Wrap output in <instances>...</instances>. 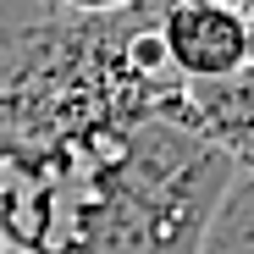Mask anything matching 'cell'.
I'll use <instances>...</instances> for the list:
<instances>
[{
    "label": "cell",
    "mask_w": 254,
    "mask_h": 254,
    "mask_svg": "<svg viewBox=\"0 0 254 254\" xmlns=\"http://www.w3.org/2000/svg\"><path fill=\"white\" fill-rule=\"evenodd\" d=\"M0 254H6V243H0Z\"/></svg>",
    "instance_id": "obj_10"
},
{
    "label": "cell",
    "mask_w": 254,
    "mask_h": 254,
    "mask_svg": "<svg viewBox=\"0 0 254 254\" xmlns=\"http://www.w3.org/2000/svg\"><path fill=\"white\" fill-rule=\"evenodd\" d=\"M6 254H17V249H6Z\"/></svg>",
    "instance_id": "obj_11"
},
{
    "label": "cell",
    "mask_w": 254,
    "mask_h": 254,
    "mask_svg": "<svg viewBox=\"0 0 254 254\" xmlns=\"http://www.w3.org/2000/svg\"><path fill=\"white\" fill-rule=\"evenodd\" d=\"M61 17H116V11H133L138 0H50Z\"/></svg>",
    "instance_id": "obj_8"
},
{
    "label": "cell",
    "mask_w": 254,
    "mask_h": 254,
    "mask_svg": "<svg viewBox=\"0 0 254 254\" xmlns=\"http://www.w3.org/2000/svg\"><path fill=\"white\" fill-rule=\"evenodd\" d=\"M144 6L177 83H221L254 66L249 28L227 0H144Z\"/></svg>",
    "instance_id": "obj_4"
},
{
    "label": "cell",
    "mask_w": 254,
    "mask_h": 254,
    "mask_svg": "<svg viewBox=\"0 0 254 254\" xmlns=\"http://www.w3.org/2000/svg\"><path fill=\"white\" fill-rule=\"evenodd\" d=\"M232 166L177 122L127 133L77 254H204Z\"/></svg>",
    "instance_id": "obj_2"
},
{
    "label": "cell",
    "mask_w": 254,
    "mask_h": 254,
    "mask_svg": "<svg viewBox=\"0 0 254 254\" xmlns=\"http://www.w3.org/2000/svg\"><path fill=\"white\" fill-rule=\"evenodd\" d=\"M127 133L22 138L0 133V243L17 254H77L94 227L105 172Z\"/></svg>",
    "instance_id": "obj_3"
},
{
    "label": "cell",
    "mask_w": 254,
    "mask_h": 254,
    "mask_svg": "<svg viewBox=\"0 0 254 254\" xmlns=\"http://www.w3.org/2000/svg\"><path fill=\"white\" fill-rule=\"evenodd\" d=\"M183 127L232 166V177H254V66L221 83H188Z\"/></svg>",
    "instance_id": "obj_5"
},
{
    "label": "cell",
    "mask_w": 254,
    "mask_h": 254,
    "mask_svg": "<svg viewBox=\"0 0 254 254\" xmlns=\"http://www.w3.org/2000/svg\"><path fill=\"white\" fill-rule=\"evenodd\" d=\"M183 89L160 56L149 6L116 17H50L0 56V133L105 138L144 122L183 127Z\"/></svg>",
    "instance_id": "obj_1"
},
{
    "label": "cell",
    "mask_w": 254,
    "mask_h": 254,
    "mask_svg": "<svg viewBox=\"0 0 254 254\" xmlns=\"http://www.w3.org/2000/svg\"><path fill=\"white\" fill-rule=\"evenodd\" d=\"M227 6L243 17V28H249V45H254V0H227Z\"/></svg>",
    "instance_id": "obj_9"
},
{
    "label": "cell",
    "mask_w": 254,
    "mask_h": 254,
    "mask_svg": "<svg viewBox=\"0 0 254 254\" xmlns=\"http://www.w3.org/2000/svg\"><path fill=\"white\" fill-rule=\"evenodd\" d=\"M204 254H254V177H232L216 221H210Z\"/></svg>",
    "instance_id": "obj_6"
},
{
    "label": "cell",
    "mask_w": 254,
    "mask_h": 254,
    "mask_svg": "<svg viewBox=\"0 0 254 254\" xmlns=\"http://www.w3.org/2000/svg\"><path fill=\"white\" fill-rule=\"evenodd\" d=\"M56 17L50 0H0V56H6L17 39H28L33 28H45Z\"/></svg>",
    "instance_id": "obj_7"
}]
</instances>
